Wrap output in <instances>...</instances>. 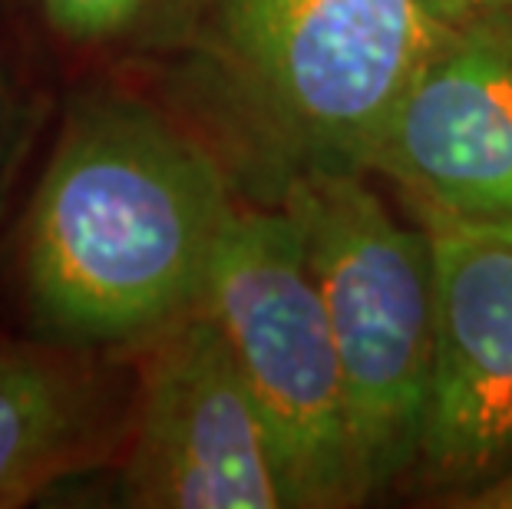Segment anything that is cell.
Wrapping results in <instances>:
<instances>
[{"label":"cell","mask_w":512,"mask_h":509,"mask_svg":"<svg viewBox=\"0 0 512 509\" xmlns=\"http://www.w3.org/2000/svg\"><path fill=\"white\" fill-rule=\"evenodd\" d=\"M222 159L129 96L76 103L30 202L24 285L67 344L152 338L202 301L232 222Z\"/></svg>","instance_id":"1"},{"label":"cell","mask_w":512,"mask_h":509,"mask_svg":"<svg viewBox=\"0 0 512 509\" xmlns=\"http://www.w3.org/2000/svg\"><path fill=\"white\" fill-rule=\"evenodd\" d=\"M443 27L427 0H202L205 80L265 202L321 172L374 169Z\"/></svg>","instance_id":"2"},{"label":"cell","mask_w":512,"mask_h":509,"mask_svg":"<svg viewBox=\"0 0 512 509\" xmlns=\"http://www.w3.org/2000/svg\"><path fill=\"white\" fill-rule=\"evenodd\" d=\"M370 172L298 179L288 212L341 357L361 503L417 467L437 364V275L427 229L403 222Z\"/></svg>","instance_id":"3"},{"label":"cell","mask_w":512,"mask_h":509,"mask_svg":"<svg viewBox=\"0 0 512 509\" xmlns=\"http://www.w3.org/2000/svg\"><path fill=\"white\" fill-rule=\"evenodd\" d=\"M199 305L265 417L291 509L361 506L341 357L288 212L238 205Z\"/></svg>","instance_id":"4"},{"label":"cell","mask_w":512,"mask_h":509,"mask_svg":"<svg viewBox=\"0 0 512 509\" xmlns=\"http://www.w3.org/2000/svg\"><path fill=\"white\" fill-rule=\"evenodd\" d=\"M123 493L143 509H291L265 417L202 305L152 334Z\"/></svg>","instance_id":"5"},{"label":"cell","mask_w":512,"mask_h":509,"mask_svg":"<svg viewBox=\"0 0 512 509\" xmlns=\"http://www.w3.org/2000/svg\"><path fill=\"white\" fill-rule=\"evenodd\" d=\"M430 235L437 364L413 476L446 506L512 467V219L410 215Z\"/></svg>","instance_id":"6"},{"label":"cell","mask_w":512,"mask_h":509,"mask_svg":"<svg viewBox=\"0 0 512 509\" xmlns=\"http://www.w3.org/2000/svg\"><path fill=\"white\" fill-rule=\"evenodd\" d=\"M370 176L390 182L410 215L512 219V14L446 20Z\"/></svg>","instance_id":"7"},{"label":"cell","mask_w":512,"mask_h":509,"mask_svg":"<svg viewBox=\"0 0 512 509\" xmlns=\"http://www.w3.org/2000/svg\"><path fill=\"white\" fill-rule=\"evenodd\" d=\"M100 427V384L83 364L34 344L0 348V509L80 467Z\"/></svg>","instance_id":"8"},{"label":"cell","mask_w":512,"mask_h":509,"mask_svg":"<svg viewBox=\"0 0 512 509\" xmlns=\"http://www.w3.org/2000/svg\"><path fill=\"white\" fill-rule=\"evenodd\" d=\"M47 24L76 43L119 40L143 24L159 0H37Z\"/></svg>","instance_id":"9"},{"label":"cell","mask_w":512,"mask_h":509,"mask_svg":"<svg viewBox=\"0 0 512 509\" xmlns=\"http://www.w3.org/2000/svg\"><path fill=\"white\" fill-rule=\"evenodd\" d=\"M446 506H453V509H512V467L496 473L493 480L460 493Z\"/></svg>","instance_id":"10"},{"label":"cell","mask_w":512,"mask_h":509,"mask_svg":"<svg viewBox=\"0 0 512 509\" xmlns=\"http://www.w3.org/2000/svg\"><path fill=\"white\" fill-rule=\"evenodd\" d=\"M443 20H466L479 14H512V0H427Z\"/></svg>","instance_id":"11"},{"label":"cell","mask_w":512,"mask_h":509,"mask_svg":"<svg viewBox=\"0 0 512 509\" xmlns=\"http://www.w3.org/2000/svg\"><path fill=\"white\" fill-rule=\"evenodd\" d=\"M0 126H4V123H0Z\"/></svg>","instance_id":"12"}]
</instances>
